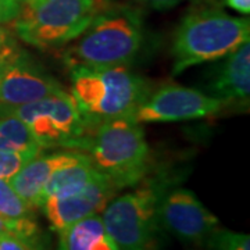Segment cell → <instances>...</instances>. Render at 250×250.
Masks as SVG:
<instances>
[{"label": "cell", "instance_id": "obj_1", "mask_svg": "<svg viewBox=\"0 0 250 250\" xmlns=\"http://www.w3.org/2000/svg\"><path fill=\"white\" fill-rule=\"evenodd\" d=\"M78 38L65 50L68 67L104 70L125 65L142 47V11L129 4L106 3Z\"/></svg>", "mask_w": 250, "mask_h": 250}, {"label": "cell", "instance_id": "obj_2", "mask_svg": "<svg viewBox=\"0 0 250 250\" xmlns=\"http://www.w3.org/2000/svg\"><path fill=\"white\" fill-rule=\"evenodd\" d=\"M70 75L71 95L86 132L110 120L132 117L150 93L146 81L125 65L104 70L72 65Z\"/></svg>", "mask_w": 250, "mask_h": 250}, {"label": "cell", "instance_id": "obj_3", "mask_svg": "<svg viewBox=\"0 0 250 250\" xmlns=\"http://www.w3.org/2000/svg\"><path fill=\"white\" fill-rule=\"evenodd\" d=\"M249 18L232 17L220 7L202 6L188 13L174 36L172 72L214 62L249 42Z\"/></svg>", "mask_w": 250, "mask_h": 250}, {"label": "cell", "instance_id": "obj_4", "mask_svg": "<svg viewBox=\"0 0 250 250\" xmlns=\"http://www.w3.org/2000/svg\"><path fill=\"white\" fill-rule=\"evenodd\" d=\"M75 149L89 153L92 166L118 189L141 182L147 171L149 146L143 128L132 117L100 124L83 135Z\"/></svg>", "mask_w": 250, "mask_h": 250}, {"label": "cell", "instance_id": "obj_5", "mask_svg": "<svg viewBox=\"0 0 250 250\" xmlns=\"http://www.w3.org/2000/svg\"><path fill=\"white\" fill-rule=\"evenodd\" d=\"M106 0H39L22 4L13 21L14 34L38 49H54L75 41Z\"/></svg>", "mask_w": 250, "mask_h": 250}, {"label": "cell", "instance_id": "obj_6", "mask_svg": "<svg viewBox=\"0 0 250 250\" xmlns=\"http://www.w3.org/2000/svg\"><path fill=\"white\" fill-rule=\"evenodd\" d=\"M164 192L161 182H143L104 207L102 221L120 250H153L159 225L157 206Z\"/></svg>", "mask_w": 250, "mask_h": 250}, {"label": "cell", "instance_id": "obj_7", "mask_svg": "<svg viewBox=\"0 0 250 250\" xmlns=\"http://www.w3.org/2000/svg\"><path fill=\"white\" fill-rule=\"evenodd\" d=\"M20 118L43 147H70L86 134L85 125L71 93L59 90L50 96L21 106H0V117Z\"/></svg>", "mask_w": 250, "mask_h": 250}, {"label": "cell", "instance_id": "obj_8", "mask_svg": "<svg viewBox=\"0 0 250 250\" xmlns=\"http://www.w3.org/2000/svg\"><path fill=\"white\" fill-rule=\"evenodd\" d=\"M224 104L205 92L178 85H166L149 93L134 113L136 123H168L214 116Z\"/></svg>", "mask_w": 250, "mask_h": 250}, {"label": "cell", "instance_id": "obj_9", "mask_svg": "<svg viewBox=\"0 0 250 250\" xmlns=\"http://www.w3.org/2000/svg\"><path fill=\"white\" fill-rule=\"evenodd\" d=\"M157 220L174 236L192 243L205 242L218 227V218L192 190L184 188L163 193L157 206Z\"/></svg>", "mask_w": 250, "mask_h": 250}, {"label": "cell", "instance_id": "obj_10", "mask_svg": "<svg viewBox=\"0 0 250 250\" xmlns=\"http://www.w3.org/2000/svg\"><path fill=\"white\" fill-rule=\"evenodd\" d=\"M117 190L116 184L104 174L99 172L78 193L64 197H49L41 208L52 229L62 232L72 224L103 211Z\"/></svg>", "mask_w": 250, "mask_h": 250}, {"label": "cell", "instance_id": "obj_11", "mask_svg": "<svg viewBox=\"0 0 250 250\" xmlns=\"http://www.w3.org/2000/svg\"><path fill=\"white\" fill-rule=\"evenodd\" d=\"M62 86L36 64L27 53L18 50L0 78V106H21L50 96Z\"/></svg>", "mask_w": 250, "mask_h": 250}, {"label": "cell", "instance_id": "obj_12", "mask_svg": "<svg viewBox=\"0 0 250 250\" xmlns=\"http://www.w3.org/2000/svg\"><path fill=\"white\" fill-rule=\"evenodd\" d=\"M211 68L206 80L207 95L225 104L248 106L250 96V45L238 46Z\"/></svg>", "mask_w": 250, "mask_h": 250}, {"label": "cell", "instance_id": "obj_13", "mask_svg": "<svg viewBox=\"0 0 250 250\" xmlns=\"http://www.w3.org/2000/svg\"><path fill=\"white\" fill-rule=\"evenodd\" d=\"M85 157L86 154L81 152L54 153L42 157L35 156L28 160L10 179V185L29 207L41 208L43 202V189L50 175L56 170L78 163Z\"/></svg>", "mask_w": 250, "mask_h": 250}, {"label": "cell", "instance_id": "obj_14", "mask_svg": "<svg viewBox=\"0 0 250 250\" xmlns=\"http://www.w3.org/2000/svg\"><path fill=\"white\" fill-rule=\"evenodd\" d=\"M59 233L57 250H120L98 214L72 224Z\"/></svg>", "mask_w": 250, "mask_h": 250}, {"label": "cell", "instance_id": "obj_15", "mask_svg": "<svg viewBox=\"0 0 250 250\" xmlns=\"http://www.w3.org/2000/svg\"><path fill=\"white\" fill-rule=\"evenodd\" d=\"M99 174L89 157L56 170L43 189V202L49 197H64L78 193ZM42 202V205H43Z\"/></svg>", "mask_w": 250, "mask_h": 250}, {"label": "cell", "instance_id": "obj_16", "mask_svg": "<svg viewBox=\"0 0 250 250\" xmlns=\"http://www.w3.org/2000/svg\"><path fill=\"white\" fill-rule=\"evenodd\" d=\"M0 150L38 156L42 147L38 145L29 128L20 118L0 117Z\"/></svg>", "mask_w": 250, "mask_h": 250}, {"label": "cell", "instance_id": "obj_17", "mask_svg": "<svg viewBox=\"0 0 250 250\" xmlns=\"http://www.w3.org/2000/svg\"><path fill=\"white\" fill-rule=\"evenodd\" d=\"M32 210L16 193L9 181L0 178V214L7 218H32Z\"/></svg>", "mask_w": 250, "mask_h": 250}, {"label": "cell", "instance_id": "obj_18", "mask_svg": "<svg viewBox=\"0 0 250 250\" xmlns=\"http://www.w3.org/2000/svg\"><path fill=\"white\" fill-rule=\"evenodd\" d=\"M206 242L211 250H250V236L248 233H238L215 228Z\"/></svg>", "mask_w": 250, "mask_h": 250}, {"label": "cell", "instance_id": "obj_19", "mask_svg": "<svg viewBox=\"0 0 250 250\" xmlns=\"http://www.w3.org/2000/svg\"><path fill=\"white\" fill-rule=\"evenodd\" d=\"M0 233H11L36 245L39 239V227L34 218H7L0 214Z\"/></svg>", "mask_w": 250, "mask_h": 250}, {"label": "cell", "instance_id": "obj_20", "mask_svg": "<svg viewBox=\"0 0 250 250\" xmlns=\"http://www.w3.org/2000/svg\"><path fill=\"white\" fill-rule=\"evenodd\" d=\"M31 159L32 156L24 154V153L0 150V178L10 181L20 171V168Z\"/></svg>", "mask_w": 250, "mask_h": 250}, {"label": "cell", "instance_id": "obj_21", "mask_svg": "<svg viewBox=\"0 0 250 250\" xmlns=\"http://www.w3.org/2000/svg\"><path fill=\"white\" fill-rule=\"evenodd\" d=\"M0 250H39L35 243L11 233H0Z\"/></svg>", "mask_w": 250, "mask_h": 250}, {"label": "cell", "instance_id": "obj_22", "mask_svg": "<svg viewBox=\"0 0 250 250\" xmlns=\"http://www.w3.org/2000/svg\"><path fill=\"white\" fill-rule=\"evenodd\" d=\"M20 0H0V24L13 22L21 11Z\"/></svg>", "mask_w": 250, "mask_h": 250}, {"label": "cell", "instance_id": "obj_23", "mask_svg": "<svg viewBox=\"0 0 250 250\" xmlns=\"http://www.w3.org/2000/svg\"><path fill=\"white\" fill-rule=\"evenodd\" d=\"M135 1L141 3L143 6H147V7H150V9L166 10L177 6V4H179L182 0H135Z\"/></svg>", "mask_w": 250, "mask_h": 250}, {"label": "cell", "instance_id": "obj_24", "mask_svg": "<svg viewBox=\"0 0 250 250\" xmlns=\"http://www.w3.org/2000/svg\"><path fill=\"white\" fill-rule=\"evenodd\" d=\"M13 46H16L13 32L7 27H4L3 24H0V53Z\"/></svg>", "mask_w": 250, "mask_h": 250}, {"label": "cell", "instance_id": "obj_25", "mask_svg": "<svg viewBox=\"0 0 250 250\" xmlns=\"http://www.w3.org/2000/svg\"><path fill=\"white\" fill-rule=\"evenodd\" d=\"M18 50L20 49H18L17 46H13V47H9V49H6L4 52L0 53V78L3 77L6 68L9 67V64L14 59V56L17 54Z\"/></svg>", "mask_w": 250, "mask_h": 250}, {"label": "cell", "instance_id": "obj_26", "mask_svg": "<svg viewBox=\"0 0 250 250\" xmlns=\"http://www.w3.org/2000/svg\"><path fill=\"white\" fill-rule=\"evenodd\" d=\"M225 4L231 9L239 11L241 14L250 13V0H225Z\"/></svg>", "mask_w": 250, "mask_h": 250}, {"label": "cell", "instance_id": "obj_27", "mask_svg": "<svg viewBox=\"0 0 250 250\" xmlns=\"http://www.w3.org/2000/svg\"><path fill=\"white\" fill-rule=\"evenodd\" d=\"M20 1H21V4H32V3H36L39 0H20Z\"/></svg>", "mask_w": 250, "mask_h": 250}, {"label": "cell", "instance_id": "obj_28", "mask_svg": "<svg viewBox=\"0 0 250 250\" xmlns=\"http://www.w3.org/2000/svg\"><path fill=\"white\" fill-rule=\"evenodd\" d=\"M202 1H205V0H202Z\"/></svg>", "mask_w": 250, "mask_h": 250}]
</instances>
